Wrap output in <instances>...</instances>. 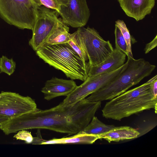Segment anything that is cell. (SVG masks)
I'll use <instances>...</instances> for the list:
<instances>
[{
  "label": "cell",
  "instance_id": "4316f807",
  "mask_svg": "<svg viewBox=\"0 0 157 157\" xmlns=\"http://www.w3.org/2000/svg\"><path fill=\"white\" fill-rule=\"evenodd\" d=\"M59 3L61 5H66L69 0H57Z\"/></svg>",
  "mask_w": 157,
  "mask_h": 157
},
{
  "label": "cell",
  "instance_id": "7a4b0ae2",
  "mask_svg": "<svg viewBox=\"0 0 157 157\" xmlns=\"http://www.w3.org/2000/svg\"><path fill=\"white\" fill-rule=\"evenodd\" d=\"M156 75L141 85L126 91L107 102L102 109L105 118L120 121L144 110H157V98L152 94L150 84Z\"/></svg>",
  "mask_w": 157,
  "mask_h": 157
},
{
  "label": "cell",
  "instance_id": "cb8c5ba5",
  "mask_svg": "<svg viewBox=\"0 0 157 157\" xmlns=\"http://www.w3.org/2000/svg\"><path fill=\"white\" fill-rule=\"evenodd\" d=\"M157 45V35L150 42L146 44L144 51L145 53L146 54L154 48Z\"/></svg>",
  "mask_w": 157,
  "mask_h": 157
},
{
  "label": "cell",
  "instance_id": "5bb4252c",
  "mask_svg": "<svg viewBox=\"0 0 157 157\" xmlns=\"http://www.w3.org/2000/svg\"><path fill=\"white\" fill-rule=\"evenodd\" d=\"M136 129L129 126L115 127L109 131L98 135L99 139H104L109 142L135 138L140 135Z\"/></svg>",
  "mask_w": 157,
  "mask_h": 157
},
{
  "label": "cell",
  "instance_id": "277c9868",
  "mask_svg": "<svg viewBox=\"0 0 157 157\" xmlns=\"http://www.w3.org/2000/svg\"><path fill=\"white\" fill-rule=\"evenodd\" d=\"M36 53L45 63L62 71L71 79L84 81L88 76L89 62L84 61L67 43H45Z\"/></svg>",
  "mask_w": 157,
  "mask_h": 157
},
{
  "label": "cell",
  "instance_id": "6da1fadb",
  "mask_svg": "<svg viewBox=\"0 0 157 157\" xmlns=\"http://www.w3.org/2000/svg\"><path fill=\"white\" fill-rule=\"evenodd\" d=\"M101 101L86 98L70 105L60 103L50 109L35 110L11 119L2 124L6 135L23 130L45 129L69 135L78 133L90 123L101 107Z\"/></svg>",
  "mask_w": 157,
  "mask_h": 157
},
{
  "label": "cell",
  "instance_id": "e0dca14e",
  "mask_svg": "<svg viewBox=\"0 0 157 157\" xmlns=\"http://www.w3.org/2000/svg\"><path fill=\"white\" fill-rule=\"evenodd\" d=\"M91 121L78 133L99 135L105 133L115 127L113 125L105 124L94 116Z\"/></svg>",
  "mask_w": 157,
  "mask_h": 157
},
{
  "label": "cell",
  "instance_id": "8fae6325",
  "mask_svg": "<svg viewBox=\"0 0 157 157\" xmlns=\"http://www.w3.org/2000/svg\"><path fill=\"white\" fill-rule=\"evenodd\" d=\"M77 86L72 79L55 77L46 81L41 91L44 94V99L49 101L58 97L67 96Z\"/></svg>",
  "mask_w": 157,
  "mask_h": 157
},
{
  "label": "cell",
  "instance_id": "9c48e42d",
  "mask_svg": "<svg viewBox=\"0 0 157 157\" xmlns=\"http://www.w3.org/2000/svg\"><path fill=\"white\" fill-rule=\"evenodd\" d=\"M0 94V115L9 119L37 109L35 101L30 97L11 92L2 91Z\"/></svg>",
  "mask_w": 157,
  "mask_h": 157
},
{
  "label": "cell",
  "instance_id": "3957f363",
  "mask_svg": "<svg viewBox=\"0 0 157 157\" xmlns=\"http://www.w3.org/2000/svg\"><path fill=\"white\" fill-rule=\"evenodd\" d=\"M155 67L144 59H136L128 57L127 62L117 76L85 98L89 102L111 100L150 75Z\"/></svg>",
  "mask_w": 157,
  "mask_h": 157
},
{
  "label": "cell",
  "instance_id": "d6986e66",
  "mask_svg": "<svg viewBox=\"0 0 157 157\" xmlns=\"http://www.w3.org/2000/svg\"><path fill=\"white\" fill-rule=\"evenodd\" d=\"M115 25L120 30L126 42L127 46V57L133 58L131 48V37L129 31L123 21L118 20L115 21Z\"/></svg>",
  "mask_w": 157,
  "mask_h": 157
},
{
  "label": "cell",
  "instance_id": "d4e9b609",
  "mask_svg": "<svg viewBox=\"0 0 157 157\" xmlns=\"http://www.w3.org/2000/svg\"><path fill=\"white\" fill-rule=\"evenodd\" d=\"M151 93L153 96L156 98L157 96V78L153 80L150 84Z\"/></svg>",
  "mask_w": 157,
  "mask_h": 157
},
{
  "label": "cell",
  "instance_id": "7c38bea8",
  "mask_svg": "<svg viewBox=\"0 0 157 157\" xmlns=\"http://www.w3.org/2000/svg\"><path fill=\"white\" fill-rule=\"evenodd\" d=\"M120 6L128 16L137 21L143 19L150 14L155 0H118Z\"/></svg>",
  "mask_w": 157,
  "mask_h": 157
},
{
  "label": "cell",
  "instance_id": "2e32d148",
  "mask_svg": "<svg viewBox=\"0 0 157 157\" xmlns=\"http://www.w3.org/2000/svg\"><path fill=\"white\" fill-rule=\"evenodd\" d=\"M69 28L62 19L59 18L57 25L47 39L45 43L54 44L67 43L70 40Z\"/></svg>",
  "mask_w": 157,
  "mask_h": 157
},
{
  "label": "cell",
  "instance_id": "ffe728a7",
  "mask_svg": "<svg viewBox=\"0 0 157 157\" xmlns=\"http://www.w3.org/2000/svg\"><path fill=\"white\" fill-rule=\"evenodd\" d=\"M16 67V63L12 58L9 59L4 56L0 58V73H4L10 75L15 71Z\"/></svg>",
  "mask_w": 157,
  "mask_h": 157
},
{
  "label": "cell",
  "instance_id": "30bf717a",
  "mask_svg": "<svg viewBox=\"0 0 157 157\" xmlns=\"http://www.w3.org/2000/svg\"><path fill=\"white\" fill-rule=\"evenodd\" d=\"M58 13L64 24L75 28L85 25L90 15L86 0H69L66 5H60Z\"/></svg>",
  "mask_w": 157,
  "mask_h": 157
},
{
  "label": "cell",
  "instance_id": "83f0119b",
  "mask_svg": "<svg viewBox=\"0 0 157 157\" xmlns=\"http://www.w3.org/2000/svg\"><path fill=\"white\" fill-rule=\"evenodd\" d=\"M0 97H1V94L0 93Z\"/></svg>",
  "mask_w": 157,
  "mask_h": 157
},
{
  "label": "cell",
  "instance_id": "9a60e30c",
  "mask_svg": "<svg viewBox=\"0 0 157 157\" xmlns=\"http://www.w3.org/2000/svg\"><path fill=\"white\" fill-rule=\"evenodd\" d=\"M98 139L97 135L78 133L69 137L54 138L48 140H43L41 138L39 140L38 144H91Z\"/></svg>",
  "mask_w": 157,
  "mask_h": 157
},
{
  "label": "cell",
  "instance_id": "ac0fdd59",
  "mask_svg": "<svg viewBox=\"0 0 157 157\" xmlns=\"http://www.w3.org/2000/svg\"><path fill=\"white\" fill-rule=\"evenodd\" d=\"M67 43L85 62H88V58L79 33L77 30L71 34Z\"/></svg>",
  "mask_w": 157,
  "mask_h": 157
},
{
  "label": "cell",
  "instance_id": "52a82bcc",
  "mask_svg": "<svg viewBox=\"0 0 157 157\" xmlns=\"http://www.w3.org/2000/svg\"><path fill=\"white\" fill-rule=\"evenodd\" d=\"M59 13L54 10L38 6L36 18L32 29L33 35L29 44L36 51L46 41L56 26Z\"/></svg>",
  "mask_w": 157,
  "mask_h": 157
},
{
  "label": "cell",
  "instance_id": "603a6c76",
  "mask_svg": "<svg viewBox=\"0 0 157 157\" xmlns=\"http://www.w3.org/2000/svg\"><path fill=\"white\" fill-rule=\"evenodd\" d=\"M13 137L17 140H24L27 144H31L33 140V137L31 133L25 130L19 131Z\"/></svg>",
  "mask_w": 157,
  "mask_h": 157
},
{
  "label": "cell",
  "instance_id": "44dd1931",
  "mask_svg": "<svg viewBox=\"0 0 157 157\" xmlns=\"http://www.w3.org/2000/svg\"><path fill=\"white\" fill-rule=\"evenodd\" d=\"M114 34L115 48L121 51L127 56V51L126 42L120 30L115 25Z\"/></svg>",
  "mask_w": 157,
  "mask_h": 157
},
{
  "label": "cell",
  "instance_id": "4fadbf2b",
  "mask_svg": "<svg viewBox=\"0 0 157 157\" xmlns=\"http://www.w3.org/2000/svg\"><path fill=\"white\" fill-rule=\"evenodd\" d=\"M126 55L115 48L111 54L101 64L90 66L88 76L96 75L113 72L122 67L125 63Z\"/></svg>",
  "mask_w": 157,
  "mask_h": 157
},
{
  "label": "cell",
  "instance_id": "7402d4cb",
  "mask_svg": "<svg viewBox=\"0 0 157 157\" xmlns=\"http://www.w3.org/2000/svg\"><path fill=\"white\" fill-rule=\"evenodd\" d=\"M37 6H44L59 12L60 5L57 0H32Z\"/></svg>",
  "mask_w": 157,
  "mask_h": 157
},
{
  "label": "cell",
  "instance_id": "8992f818",
  "mask_svg": "<svg viewBox=\"0 0 157 157\" xmlns=\"http://www.w3.org/2000/svg\"><path fill=\"white\" fill-rule=\"evenodd\" d=\"M77 31L87 54L90 67L101 64L113 52L114 48L110 41L104 40L94 28L82 27Z\"/></svg>",
  "mask_w": 157,
  "mask_h": 157
},
{
  "label": "cell",
  "instance_id": "5b68a950",
  "mask_svg": "<svg viewBox=\"0 0 157 157\" xmlns=\"http://www.w3.org/2000/svg\"><path fill=\"white\" fill-rule=\"evenodd\" d=\"M37 6L32 0H0V16L10 25L32 30Z\"/></svg>",
  "mask_w": 157,
  "mask_h": 157
},
{
  "label": "cell",
  "instance_id": "ba28073f",
  "mask_svg": "<svg viewBox=\"0 0 157 157\" xmlns=\"http://www.w3.org/2000/svg\"><path fill=\"white\" fill-rule=\"evenodd\" d=\"M123 66L111 72L93 77L88 76L82 84L77 86L60 103L64 106L70 105L85 98L114 79L120 73Z\"/></svg>",
  "mask_w": 157,
  "mask_h": 157
},
{
  "label": "cell",
  "instance_id": "484cf974",
  "mask_svg": "<svg viewBox=\"0 0 157 157\" xmlns=\"http://www.w3.org/2000/svg\"><path fill=\"white\" fill-rule=\"evenodd\" d=\"M9 119L8 117L0 115V127L3 123Z\"/></svg>",
  "mask_w": 157,
  "mask_h": 157
}]
</instances>
